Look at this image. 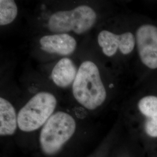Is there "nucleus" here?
<instances>
[{"mask_svg": "<svg viewBox=\"0 0 157 157\" xmlns=\"http://www.w3.org/2000/svg\"><path fill=\"white\" fill-rule=\"evenodd\" d=\"M71 87L75 100L88 110H95L107 98V90L100 69L90 59L81 62Z\"/></svg>", "mask_w": 157, "mask_h": 157, "instance_id": "1", "label": "nucleus"}, {"mask_svg": "<svg viewBox=\"0 0 157 157\" xmlns=\"http://www.w3.org/2000/svg\"><path fill=\"white\" fill-rule=\"evenodd\" d=\"M97 14L89 5L82 4L69 10L53 12L45 26L51 33H86L95 25Z\"/></svg>", "mask_w": 157, "mask_h": 157, "instance_id": "2", "label": "nucleus"}, {"mask_svg": "<svg viewBox=\"0 0 157 157\" xmlns=\"http://www.w3.org/2000/svg\"><path fill=\"white\" fill-rule=\"evenodd\" d=\"M76 129V122L72 115L63 111L54 113L40 132L42 151L49 156L56 154L71 139Z\"/></svg>", "mask_w": 157, "mask_h": 157, "instance_id": "3", "label": "nucleus"}, {"mask_svg": "<svg viewBox=\"0 0 157 157\" xmlns=\"http://www.w3.org/2000/svg\"><path fill=\"white\" fill-rule=\"evenodd\" d=\"M56 97L48 91H40L31 97L17 113L21 130L31 132L43 127L56 108Z\"/></svg>", "mask_w": 157, "mask_h": 157, "instance_id": "4", "label": "nucleus"}, {"mask_svg": "<svg viewBox=\"0 0 157 157\" xmlns=\"http://www.w3.org/2000/svg\"><path fill=\"white\" fill-rule=\"evenodd\" d=\"M97 43L104 54L112 57L119 51L128 55L134 50L136 38L131 32L116 34L107 30H101L97 36Z\"/></svg>", "mask_w": 157, "mask_h": 157, "instance_id": "5", "label": "nucleus"}, {"mask_svg": "<svg viewBox=\"0 0 157 157\" xmlns=\"http://www.w3.org/2000/svg\"><path fill=\"white\" fill-rule=\"evenodd\" d=\"M136 43L143 63L150 69H157V27L141 26L136 32Z\"/></svg>", "mask_w": 157, "mask_h": 157, "instance_id": "6", "label": "nucleus"}, {"mask_svg": "<svg viewBox=\"0 0 157 157\" xmlns=\"http://www.w3.org/2000/svg\"><path fill=\"white\" fill-rule=\"evenodd\" d=\"M77 41L71 34L50 33L39 40L40 49L48 54L67 57L77 48Z\"/></svg>", "mask_w": 157, "mask_h": 157, "instance_id": "7", "label": "nucleus"}, {"mask_svg": "<svg viewBox=\"0 0 157 157\" xmlns=\"http://www.w3.org/2000/svg\"><path fill=\"white\" fill-rule=\"evenodd\" d=\"M78 68L72 59L69 56L62 57L52 67L51 78L58 87L67 89L72 87L76 77Z\"/></svg>", "mask_w": 157, "mask_h": 157, "instance_id": "8", "label": "nucleus"}, {"mask_svg": "<svg viewBox=\"0 0 157 157\" xmlns=\"http://www.w3.org/2000/svg\"><path fill=\"white\" fill-rule=\"evenodd\" d=\"M138 107L146 117V133L151 137H157V97L148 95L143 97L139 102Z\"/></svg>", "mask_w": 157, "mask_h": 157, "instance_id": "9", "label": "nucleus"}, {"mask_svg": "<svg viewBox=\"0 0 157 157\" xmlns=\"http://www.w3.org/2000/svg\"><path fill=\"white\" fill-rule=\"evenodd\" d=\"M17 125V114L11 103L1 97L0 98V135L6 136L13 135Z\"/></svg>", "mask_w": 157, "mask_h": 157, "instance_id": "10", "label": "nucleus"}, {"mask_svg": "<svg viewBox=\"0 0 157 157\" xmlns=\"http://www.w3.org/2000/svg\"><path fill=\"white\" fill-rule=\"evenodd\" d=\"M18 8L13 0L0 1V26L9 25L17 18Z\"/></svg>", "mask_w": 157, "mask_h": 157, "instance_id": "11", "label": "nucleus"}]
</instances>
